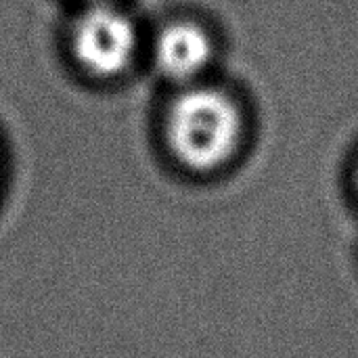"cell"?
<instances>
[{
	"label": "cell",
	"mask_w": 358,
	"mask_h": 358,
	"mask_svg": "<svg viewBox=\"0 0 358 358\" xmlns=\"http://www.w3.org/2000/svg\"><path fill=\"white\" fill-rule=\"evenodd\" d=\"M243 115L235 99L214 86H185L166 113V141L193 172L222 168L239 149Z\"/></svg>",
	"instance_id": "6da1fadb"
},
{
	"label": "cell",
	"mask_w": 358,
	"mask_h": 358,
	"mask_svg": "<svg viewBox=\"0 0 358 358\" xmlns=\"http://www.w3.org/2000/svg\"><path fill=\"white\" fill-rule=\"evenodd\" d=\"M136 48L134 19L109 0L88 2L71 27V52L96 78L120 76L132 63Z\"/></svg>",
	"instance_id": "7a4b0ae2"
},
{
	"label": "cell",
	"mask_w": 358,
	"mask_h": 358,
	"mask_svg": "<svg viewBox=\"0 0 358 358\" xmlns=\"http://www.w3.org/2000/svg\"><path fill=\"white\" fill-rule=\"evenodd\" d=\"M155 69L170 82L191 86L208 69L214 57L212 34L193 19L166 23L151 46Z\"/></svg>",
	"instance_id": "3957f363"
},
{
	"label": "cell",
	"mask_w": 358,
	"mask_h": 358,
	"mask_svg": "<svg viewBox=\"0 0 358 358\" xmlns=\"http://www.w3.org/2000/svg\"><path fill=\"white\" fill-rule=\"evenodd\" d=\"M357 185H358V172H357Z\"/></svg>",
	"instance_id": "277c9868"
},
{
	"label": "cell",
	"mask_w": 358,
	"mask_h": 358,
	"mask_svg": "<svg viewBox=\"0 0 358 358\" xmlns=\"http://www.w3.org/2000/svg\"><path fill=\"white\" fill-rule=\"evenodd\" d=\"M86 2H94V0H86Z\"/></svg>",
	"instance_id": "5b68a950"
}]
</instances>
